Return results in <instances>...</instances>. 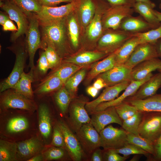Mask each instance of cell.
<instances>
[{
	"label": "cell",
	"instance_id": "1",
	"mask_svg": "<svg viewBox=\"0 0 161 161\" xmlns=\"http://www.w3.org/2000/svg\"><path fill=\"white\" fill-rule=\"evenodd\" d=\"M66 18L55 22L40 24L42 49L47 46L52 48L61 59L68 57L66 41Z\"/></svg>",
	"mask_w": 161,
	"mask_h": 161
},
{
	"label": "cell",
	"instance_id": "2",
	"mask_svg": "<svg viewBox=\"0 0 161 161\" xmlns=\"http://www.w3.org/2000/svg\"><path fill=\"white\" fill-rule=\"evenodd\" d=\"M88 98L83 95L73 98L69 106V123L70 128L76 132L84 124L90 122L91 118L85 108Z\"/></svg>",
	"mask_w": 161,
	"mask_h": 161
},
{
	"label": "cell",
	"instance_id": "3",
	"mask_svg": "<svg viewBox=\"0 0 161 161\" xmlns=\"http://www.w3.org/2000/svg\"><path fill=\"white\" fill-rule=\"evenodd\" d=\"M28 18L29 25L25 34L26 48L29 57V67L34 69L35 53L38 49L42 48L41 37L39 21L35 14L32 13Z\"/></svg>",
	"mask_w": 161,
	"mask_h": 161
},
{
	"label": "cell",
	"instance_id": "4",
	"mask_svg": "<svg viewBox=\"0 0 161 161\" xmlns=\"http://www.w3.org/2000/svg\"><path fill=\"white\" fill-rule=\"evenodd\" d=\"M138 133L152 142L154 145L161 135V112H143Z\"/></svg>",
	"mask_w": 161,
	"mask_h": 161
},
{
	"label": "cell",
	"instance_id": "5",
	"mask_svg": "<svg viewBox=\"0 0 161 161\" xmlns=\"http://www.w3.org/2000/svg\"><path fill=\"white\" fill-rule=\"evenodd\" d=\"M0 103L3 109H16L32 111L37 108L35 101L11 88L1 93Z\"/></svg>",
	"mask_w": 161,
	"mask_h": 161
},
{
	"label": "cell",
	"instance_id": "6",
	"mask_svg": "<svg viewBox=\"0 0 161 161\" xmlns=\"http://www.w3.org/2000/svg\"><path fill=\"white\" fill-rule=\"evenodd\" d=\"M111 30L100 38L98 42V51L109 54L118 49L133 36V34L119 29Z\"/></svg>",
	"mask_w": 161,
	"mask_h": 161
},
{
	"label": "cell",
	"instance_id": "7",
	"mask_svg": "<svg viewBox=\"0 0 161 161\" xmlns=\"http://www.w3.org/2000/svg\"><path fill=\"white\" fill-rule=\"evenodd\" d=\"M81 0H76L59 7L42 6L41 11L35 14L39 23H48L59 21L66 18L78 8Z\"/></svg>",
	"mask_w": 161,
	"mask_h": 161
},
{
	"label": "cell",
	"instance_id": "8",
	"mask_svg": "<svg viewBox=\"0 0 161 161\" xmlns=\"http://www.w3.org/2000/svg\"><path fill=\"white\" fill-rule=\"evenodd\" d=\"M100 147L104 149L121 148L128 143L127 132L124 129L114 127L110 125L99 133Z\"/></svg>",
	"mask_w": 161,
	"mask_h": 161
},
{
	"label": "cell",
	"instance_id": "9",
	"mask_svg": "<svg viewBox=\"0 0 161 161\" xmlns=\"http://www.w3.org/2000/svg\"><path fill=\"white\" fill-rule=\"evenodd\" d=\"M132 7L126 5H111L104 13L102 19L103 30L119 29L122 20L132 16Z\"/></svg>",
	"mask_w": 161,
	"mask_h": 161
},
{
	"label": "cell",
	"instance_id": "10",
	"mask_svg": "<svg viewBox=\"0 0 161 161\" xmlns=\"http://www.w3.org/2000/svg\"><path fill=\"white\" fill-rule=\"evenodd\" d=\"M0 7L7 13L10 19L14 21L16 24L18 30L13 33L10 38L12 41H15L20 37L26 34L29 25L28 17L9 0H5L4 2L0 1Z\"/></svg>",
	"mask_w": 161,
	"mask_h": 161
},
{
	"label": "cell",
	"instance_id": "11",
	"mask_svg": "<svg viewBox=\"0 0 161 161\" xmlns=\"http://www.w3.org/2000/svg\"><path fill=\"white\" fill-rule=\"evenodd\" d=\"M27 52L24 45H20L15 51L16 59L15 64L10 74L0 84V92L12 88L20 79L23 73Z\"/></svg>",
	"mask_w": 161,
	"mask_h": 161
},
{
	"label": "cell",
	"instance_id": "12",
	"mask_svg": "<svg viewBox=\"0 0 161 161\" xmlns=\"http://www.w3.org/2000/svg\"><path fill=\"white\" fill-rule=\"evenodd\" d=\"M76 133L84 153H92L100 147L99 134L90 123L83 125Z\"/></svg>",
	"mask_w": 161,
	"mask_h": 161
},
{
	"label": "cell",
	"instance_id": "13",
	"mask_svg": "<svg viewBox=\"0 0 161 161\" xmlns=\"http://www.w3.org/2000/svg\"><path fill=\"white\" fill-rule=\"evenodd\" d=\"M90 123L99 133L107 125L115 123L122 126L123 120L117 114L115 107H109L104 110L92 113Z\"/></svg>",
	"mask_w": 161,
	"mask_h": 161
},
{
	"label": "cell",
	"instance_id": "14",
	"mask_svg": "<svg viewBox=\"0 0 161 161\" xmlns=\"http://www.w3.org/2000/svg\"><path fill=\"white\" fill-rule=\"evenodd\" d=\"M157 58L158 55L155 44L142 43L137 46L124 65L132 69L144 61Z\"/></svg>",
	"mask_w": 161,
	"mask_h": 161
},
{
	"label": "cell",
	"instance_id": "15",
	"mask_svg": "<svg viewBox=\"0 0 161 161\" xmlns=\"http://www.w3.org/2000/svg\"><path fill=\"white\" fill-rule=\"evenodd\" d=\"M58 126L64 135L65 148L71 158L74 161H80L84 156V153L76 135L64 123L61 122Z\"/></svg>",
	"mask_w": 161,
	"mask_h": 161
},
{
	"label": "cell",
	"instance_id": "16",
	"mask_svg": "<svg viewBox=\"0 0 161 161\" xmlns=\"http://www.w3.org/2000/svg\"><path fill=\"white\" fill-rule=\"evenodd\" d=\"M131 81H126L114 86L105 87L97 98L86 103L85 108L87 112L90 114L99 104L110 101L116 98L122 91L124 90Z\"/></svg>",
	"mask_w": 161,
	"mask_h": 161
},
{
	"label": "cell",
	"instance_id": "17",
	"mask_svg": "<svg viewBox=\"0 0 161 161\" xmlns=\"http://www.w3.org/2000/svg\"><path fill=\"white\" fill-rule=\"evenodd\" d=\"M132 69L124 64L115 65L109 70L100 74L97 77L102 78L107 86H114L126 81H131Z\"/></svg>",
	"mask_w": 161,
	"mask_h": 161
},
{
	"label": "cell",
	"instance_id": "18",
	"mask_svg": "<svg viewBox=\"0 0 161 161\" xmlns=\"http://www.w3.org/2000/svg\"><path fill=\"white\" fill-rule=\"evenodd\" d=\"M95 5L96 10L95 15L87 26L86 29L88 38L92 41L96 40L102 34L103 31L102 17L104 13L111 5L109 3H107L104 1L98 3L97 6L96 4Z\"/></svg>",
	"mask_w": 161,
	"mask_h": 161
},
{
	"label": "cell",
	"instance_id": "19",
	"mask_svg": "<svg viewBox=\"0 0 161 161\" xmlns=\"http://www.w3.org/2000/svg\"><path fill=\"white\" fill-rule=\"evenodd\" d=\"M153 75L151 73L143 80L131 81L121 95L112 101L99 104L91 113L104 110L109 107L115 106L124 102L128 97L133 95L140 86Z\"/></svg>",
	"mask_w": 161,
	"mask_h": 161
},
{
	"label": "cell",
	"instance_id": "20",
	"mask_svg": "<svg viewBox=\"0 0 161 161\" xmlns=\"http://www.w3.org/2000/svg\"><path fill=\"white\" fill-rule=\"evenodd\" d=\"M109 54L97 51H85L65 58L62 62L72 63L82 67H88Z\"/></svg>",
	"mask_w": 161,
	"mask_h": 161
},
{
	"label": "cell",
	"instance_id": "21",
	"mask_svg": "<svg viewBox=\"0 0 161 161\" xmlns=\"http://www.w3.org/2000/svg\"><path fill=\"white\" fill-rule=\"evenodd\" d=\"M117 50L109 54L102 61L96 62L91 65L90 69L86 75L84 81L85 85H89L92 80L99 75L106 72L115 65Z\"/></svg>",
	"mask_w": 161,
	"mask_h": 161
},
{
	"label": "cell",
	"instance_id": "22",
	"mask_svg": "<svg viewBox=\"0 0 161 161\" xmlns=\"http://www.w3.org/2000/svg\"><path fill=\"white\" fill-rule=\"evenodd\" d=\"M161 87V73L159 72L153 75L140 86L133 95L126 100H139L147 98L156 94Z\"/></svg>",
	"mask_w": 161,
	"mask_h": 161
},
{
	"label": "cell",
	"instance_id": "23",
	"mask_svg": "<svg viewBox=\"0 0 161 161\" xmlns=\"http://www.w3.org/2000/svg\"><path fill=\"white\" fill-rule=\"evenodd\" d=\"M155 28L140 15L134 17L128 16L122 21L119 29L132 34L147 31Z\"/></svg>",
	"mask_w": 161,
	"mask_h": 161
},
{
	"label": "cell",
	"instance_id": "24",
	"mask_svg": "<svg viewBox=\"0 0 161 161\" xmlns=\"http://www.w3.org/2000/svg\"><path fill=\"white\" fill-rule=\"evenodd\" d=\"M16 159L28 160L38 154L42 145L37 138L33 137L17 143Z\"/></svg>",
	"mask_w": 161,
	"mask_h": 161
},
{
	"label": "cell",
	"instance_id": "25",
	"mask_svg": "<svg viewBox=\"0 0 161 161\" xmlns=\"http://www.w3.org/2000/svg\"><path fill=\"white\" fill-rule=\"evenodd\" d=\"M161 66V59L158 58L144 61L139 64L132 69L131 81L139 80L145 78L152 72Z\"/></svg>",
	"mask_w": 161,
	"mask_h": 161
},
{
	"label": "cell",
	"instance_id": "26",
	"mask_svg": "<svg viewBox=\"0 0 161 161\" xmlns=\"http://www.w3.org/2000/svg\"><path fill=\"white\" fill-rule=\"evenodd\" d=\"M125 101L136 107L139 111L142 112H161V94H156L143 99H126Z\"/></svg>",
	"mask_w": 161,
	"mask_h": 161
},
{
	"label": "cell",
	"instance_id": "27",
	"mask_svg": "<svg viewBox=\"0 0 161 161\" xmlns=\"http://www.w3.org/2000/svg\"><path fill=\"white\" fill-rule=\"evenodd\" d=\"M34 78L33 69H31L27 73L24 72L18 81L12 89L27 97L33 99L34 96V92L31 85Z\"/></svg>",
	"mask_w": 161,
	"mask_h": 161
},
{
	"label": "cell",
	"instance_id": "28",
	"mask_svg": "<svg viewBox=\"0 0 161 161\" xmlns=\"http://www.w3.org/2000/svg\"><path fill=\"white\" fill-rule=\"evenodd\" d=\"M116 51L115 65H123L137 46L140 44L139 38L133 35Z\"/></svg>",
	"mask_w": 161,
	"mask_h": 161
},
{
	"label": "cell",
	"instance_id": "29",
	"mask_svg": "<svg viewBox=\"0 0 161 161\" xmlns=\"http://www.w3.org/2000/svg\"><path fill=\"white\" fill-rule=\"evenodd\" d=\"M64 85L58 77L51 73L44 79L35 89V92L38 95H44L57 91Z\"/></svg>",
	"mask_w": 161,
	"mask_h": 161
},
{
	"label": "cell",
	"instance_id": "30",
	"mask_svg": "<svg viewBox=\"0 0 161 161\" xmlns=\"http://www.w3.org/2000/svg\"><path fill=\"white\" fill-rule=\"evenodd\" d=\"M38 114L40 132L44 138H48L51 133L52 125L49 110L46 104L42 103L39 105Z\"/></svg>",
	"mask_w": 161,
	"mask_h": 161
},
{
	"label": "cell",
	"instance_id": "31",
	"mask_svg": "<svg viewBox=\"0 0 161 161\" xmlns=\"http://www.w3.org/2000/svg\"><path fill=\"white\" fill-rule=\"evenodd\" d=\"M133 8L134 12L138 13L154 28L161 24V22L154 13V9L149 5L142 2H136Z\"/></svg>",
	"mask_w": 161,
	"mask_h": 161
},
{
	"label": "cell",
	"instance_id": "32",
	"mask_svg": "<svg viewBox=\"0 0 161 161\" xmlns=\"http://www.w3.org/2000/svg\"><path fill=\"white\" fill-rule=\"evenodd\" d=\"M82 25L87 27L95 15L96 7L93 0H81L78 7Z\"/></svg>",
	"mask_w": 161,
	"mask_h": 161
},
{
	"label": "cell",
	"instance_id": "33",
	"mask_svg": "<svg viewBox=\"0 0 161 161\" xmlns=\"http://www.w3.org/2000/svg\"><path fill=\"white\" fill-rule=\"evenodd\" d=\"M88 68H81L68 79L64 83V86L72 98L77 96L78 86L86 76Z\"/></svg>",
	"mask_w": 161,
	"mask_h": 161
},
{
	"label": "cell",
	"instance_id": "34",
	"mask_svg": "<svg viewBox=\"0 0 161 161\" xmlns=\"http://www.w3.org/2000/svg\"><path fill=\"white\" fill-rule=\"evenodd\" d=\"M17 7L27 17L41 10L42 5L39 0H9Z\"/></svg>",
	"mask_w": 161,
	"mask_h": 161
},
{
	"label": "cell",
	"instance_id": "35",
	"mask_svg": "<svg viewBox=\"0 0 161 161\" xmlns=\"http://www.w3.org/2000/svg\"><path fill=\"white\" fill-rule=\"evenodd\" d=\"M82 68L83 67L72 63L62 62L61 65L52 70L50 73L59 78L64 84L68 79Z\"/></svg>",
	"mask_w": 161,
	"mask_h": 161
},
{
	"label": "cell",
	"instance_id": "36",
	"mask_svg": "<svg viewBox=\"0 0 161 161\" xmlns=\"http://www.w3.org/2000/svg\"><path fill=\"white\" fill-rule=\"evenodd\" d=\"M127 141L129 143L136 145L152 154H155L154 144L150 140L138 134L127 132Z\"/></svg>",
	"mask_w": 161,
	"mask_h": 161
},
{
	"label": "cell",
	"instance_id": "37",
	"mask_svg": "<svg viewBox=\"0 0 161 161\" xmlns=\"http://www.w3.org/2000/svg\"><path fill=\"white\" fill-rule=\"evenodd\" d=\"M17 151V143L0 140V161L16 160Z\"/></svg>",
	"mask_w": 161,
	"mask_h": 161
},
{
	"label": "cell",
	"instance_id": "38",
	"mask_svg": "<svg viewBox=\"0 0 161 161\" xmlns=\"http://www.w3.org/2000/svg\"><path fill=\"white\" fill-rule=\"evenodd\" d=\"M27 119L22 116L14 117L10 119L6 126L7 131L10 133H17L23 132L29 127Z\"/></svg>",
	"mask_w": 161,
	"mask_h": 161
},
{
	"label": "cell",
	"instance_id": "39",
	"mask_svg": "<svg viewBox=\"0 0 161 161\" xmlns=\"http://www.w3.org/2000/svg\"><path fill=\"white\" fill-rule=\"evenodd\" d=\"M55 102L61 111L65 114L73 99L64 85L56 91L55 95Z\"/></svg>",
	"mask_w": 161,
	"mask_h": 161
},
{
	"label": "cell",
	"instance_id": "40",
	"mask_svg": "<svg viewBox=\"0 0 161 161\" xmlns=\"http://www.w3.org/2000/svg\"><path fill=\"white\" fill-rule=\"evenodd\" d=\"M139 39L140 44L148 43L155 44L161 38V24L158 27L142 32L133 34Z\"/></svg>",
	"mask_w": 161,
	"mask_h": 161
},
{
	"label": "cell",
	"instance_id": "41",
	"mask_svg": "<svg viewBox=\"0 0 161 161\" xmlns=\"http://www.w3.org/2000/svg\"><path fill=\"white\" fill-rule=\"evenodd\" d=\"M67 19V30L69 38L72 46L75 49L79 46V29L75 18L72 16Z\"/></svg>",
	"mask_w": 161,
	"mask_h": 161
},
{
	"label": "cell",
	"instance_id": "42",
	"mask_svg": "<svg viewBox=\"0 0 161 161\" xmlns=\"http://www.w3.org/2000/svg\"><path fill=\"white\" fill-rule=\"evenodd\" d=\"M143 114V112L138 111L131 117L123 121L121 126L126 131L138 134V129Z\"/></svg>",
	"mask_w": 161,
	"mask_h": 161
},
{
	"label": "cell",
	"instance_id": "43",
	"mask_svg": "<svg viewBox=\"0 0 161 161\" xmlns=\"http://www.w3.org/2000/svg\"><path fill=\"white\" fill-rule=\"evenodd\" d=\"M114 107L123 121L131 117L139 111L136 107L125 101Z\"/></svg>",
	"mask_w": 161,
	"mask_h": 161
},
{
	"label": "cell",
	"instance_id": "44",
	"mask_svg": "<svg viewBox=\"0 0 161 161\" xmlns=\"http://www.w3.org/2000/svg\"><path fill=\"white\" fill-rule=\"evenodd\" d=\"M45 52L49 69L54 70L59 67L62 60L55 51L51 47L47 46L43 49Z\"/></svg>",
	"mask_w": 161,
	"mask_h": 161
},
{
	"label": "cell",
	"instance_id": "45",
	"mask_svg": "<svg viewBox=\"0 0 161 161\" xmlns=\"http://www.w3.org/2000/svg\"><path fill=\"white\" fill-rule=\"evenodd\" d=\"M112 150L116 152L121 154L125 157H128L132 154H143L147 156L149 154L139 146L129 143L121 148Z\"/></svg>",
	"mask_w": 161,
	"mask_h": 161
},
{
	"label": "cell",
	"instance_id": "46",
	"mask_svg": "<svg viewBox=\"0 0 161 161\" xmlns=\"http://www.w3.org/2000/svg\"><path fill=\"white\" fill-rule=\"evenodd\" d=\"M44 160H59L63 158L65 152L63 148L51 147L43 154Z\"/></svg>",
	"mask_w": 161,
	"mask_h": 161
},
{
	"label": "cell",
	"instance_id": "47",
	"mask_svg": "<svg viewBox=\"0 0 161 161\" xmlns=\"http://www.w3.org/2000/svg\"><path fill=\"white\" fill-rule=\"evenodd\" d=\"M49 69V66L44 51L40 53L39 58L37 61V64L35 72H34L35 75L38 74L41 75H44L47 73Z\"/></svg>",
	"mask_w": 161,
	"mask_h": 161
},
{
	"label": "cell",
	"instance_id": "48",
	"mask_svg": "<svg viewBox=\"0 0 161 161\" xmlns=\"http://www.w3.org/2000/svg\"><path fill=\"white\" fill-rule=\"evenodd\" d=\"M52 144L54 146L65 148L64 135L58 125L54 129Z\"/></svg>",
	"mask_w": 161,
	"mask_h": 161
},
{
	"label": "cell",
	"instance_id": "49",
	"mask_svg": "<svg viewBox=\"0 0 161 161\" xmlns=\"http://www.w3.org/2000/svg\"><path fill=\"white\" fill-rule=\"evenodd\" d=\"M128 157L121 156L112 149H104L103 151V159L105 161H124Z\"/></svg>",
	"mask_w": 161,
	"mask_h": 161
},
{
	"label": "cell",
	"instance_id": "50",
	"mask_svg": "<svg viewBox=\"0 0 161 161\" xmlns=\"http://www.w3.org/2000/svg\"><path fill=\"white\" fill-rule=\"evenodd\" d=\"M76 0H39L42 6L48 7H55L62 2L70 3Z\"/></svg>",
	"mask_w": 161,
	"mask_h": 161
},
{
	"label": "cell",
	"instance_id": "51",
	"mask_svg": "<svg viewBox=\"0 0 161 161\" xmlns=\"http://www.w3.org/2000/svg\"><path fill=\"white\" fill-rule=\"evenodd\" d=\"M111 5H126L133 7L136 2L135 0H104Z\"/></svg>",
	"mask_w": 161,
	"mask_h": 161
},
{
	"label": "cell",
	"instance_id": "52",
	"mask_svg": "<svg viewBox=\"0 0 161 161\" xmlns=\"http://www.w3.org/2000/svg\"><path fill=\"white\" fill-rule=\"evenodd\" d=\"M2 26L3 30L4 31H12L16 32L18 30L17 27L10 19L7 20Z\"/></svg>",
	"mask_w": 161,
	"mask_h": 161
},
{
	"label": "cell",
	"instance_id": "53",
	"mask_svg": "<svg viewBox=\"0 0 161 161\" xmlns=\"http://www.w3.org/2000/svg\"><path fill=\"white\" fill-rule=\"evenodd\" d=\"M155 154L154 157L156 160L161 161V135L154 145Z\"/></svg>",
	"mask_w": 161,
	"mask_h": 161
},
{
	"label": "cell",
	"instance_id": "54",
	"mask_svg": "<svg viewBox=\"0 0 161 161\" xmlns=\"http://www.w3.org/2000/svg\"><path fill=\"white\" fill-rule=\"evenodd\" d=\"M91 160L92 161H102L103 159V151L99 148L96 149L92 153Z\"/></svg>",
	"mask_w": 161,
	"mask_h": 161
},
{
	"label": "cell",
	"instance_id": "55",
	"mask_svg": "<svg viewBox=\"0 0 161 161\" xmlns=\"http://www.w3.org/2000/svg\"><path fill=\"white\" fill-rule=\"evenodd\" d=\"M97 79L93 83L92 86L97 89L100 90L102 88L107 86L103 80L99 77H97Z\"/></svg>",
	"mask_w": 161,
	"mask_h": 161
},
{
	"label": "cell",
	"instance_id": "56",
	"mask_svg": "<svg viewBox=\"0 0 161 161\" xmlns=\"http://www.w3.org/2000/svg\"><path fill=\"white\" fill-rule=\"evenodd\" d=\"M86 91L88 95L93 97H94L97 95L99 90L96 89L92 85L88 87Z\"/></svg>",
	"mask_w": 161,
	"mask_h": 161
},
{
	"label": "cell",
	"instance_id": "57",
	"mask_svg": "<svg viewBox=\"0 0 161 161\" xmlns=\"http://www.w3.org/2000/svg\"><path fill=\"white\" fill-rule=\"evenodd\" d=\"M9 16L0 11V24L3 26L5 22L8 19H10Z\"/></svg>",
	"mask_w": 161,
	"mask_h": 161
},
{
	"label": "cell",
	"instance_id": "58",
	"mask_svg": "<svg viewBox=\"0 0 161 161\" xmlns=\"http://www.w3.org/2000/svg\"><path fill=\"white\" fill-rule=\"evenodd\" d=\"M44 160L42 154H37L27 160V161H41Z\"/></svg>",
	"mask_w": 161,
	"mask_h": 161
},
{
	"label": "cell",
	"instance_id": "59",
	"mask_svg": "<svg viewBox=\"0 0 161 161\" xmlns=\"http://www.w3.org/2000/svg\"><path fill=\"white\" fill-rule=\"evenodd\" d=\"M155 44L158 58H161V38L158 39Z\"/></svg>",
	"mask_w": 161,
	"mask_h": 161
},
{
	"label": "cell",
	"instance_id": "60",
	"mask_svg": "<svg viewBox=\"0 0 161 161\" xmlns=\"http://www.w3.org/2000/svg\"><path fill=\"white\" fill-rule=\"evenodd\" d=\"M136 2H141L145 3L154 8L156 7V5L154 3L152 2L150 0H135Z\"/></svg>",
	"mask_w": 161,
	"mask_h": 161
},
{
	"label": "cell",
	"instance_id": "61",
	"mask_svg": "<svg viewBox=\"0 0 161 161\" xmlns=\"http://www.w3.org/2000/svg\"><path fill=\"white\" fill-rule=\"evenodd\" d=\"M154 13L161 22V12L154 10Z\"/></svg>",
	"mask_w": 161,
	"mask_h": 161
},
{
	"label": "cell",
	"instance_id": "62",
	"mask_svg": "<svg viewBox=\"0 0 161 161\" xmlns=\"http://www.w3.org/2000/svg\"><path fill=\"white\" fill-rule=\"evenodd\" d=\"M157 70L159 72L161 73V66L158 68Z\"/></svg>",
	"mask_w": 161,
	"mask_h": 161
},
{
	"label": "cell",
	"instance_id": "63",
	"mask_svg": "<svg viewBox=\"0 0 161 161\" xmlns=\"http://www.w3.org/2000/svg\"><path fill=\"white\" fill-rule=\"evenodd\" d=\"M159 7V8L161 10V3L160 4Z\"/></svg>",
	"mask_w": 161,
	"mask_h": 161
}]
</instances>
